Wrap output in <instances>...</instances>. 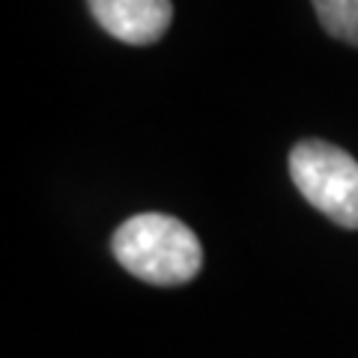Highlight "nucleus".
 Listing matches in <instances>:
<instances>
[{
    "label": "nucleus",
    "instance_id": "20e7f679",
    "mask_svg": "<svg viewBox=\"0 0 358 358\" xmlns=\"http://www.w3.org/2000/svg\"><path fill=\"white\" fill-rule=\"evenodd\" d=\"M322 30L346 45H358V0H310Z\"/></svg>",
    "mask_w": 358,
    "mask_h": 358
},
{
    "label": "nucleus",
    "instance_id": "f03ea898",
    "mask_svg": "<svg viewBox=\"0 0 358 358\" xmlns=\"http://www.w3.org/2000/svg\"><path fill=\"white\" fill-rule=\"evenodd\" d=\"M289 176L301 197L338 227L358 230V162L329 141H301L289 152Z\"/></svg>",
    "mask_w": 358,
    "mask_h": 358
},
{
    "label": "nucleus",
    "instance_id": "7ed1b4c3",
    "mask_svg": "<svg viewBox=\"0 0 358 358\" xmlns=\"http://www.w3.org/2000/svg\"><path fill=\"white\" fill-rule=\"evenodd\" d=\"M87 3L99 27L126 45L159 42L173 21L171 0H87Z\"/></svg>",
    "mask_w": 358,
    "mask_h": 358
},
{
    "label": "nucleus",
    "instance_id": "f257e3e1",
    "mask_svg": "<svg viewBox=\"0 0 358 358\" xmlns=\"http://www.w3.org/2000/svg\"><path fill=\"white\" fill-rule=\"evenodd\" d=\"M110 251L126 272L155 287L188 284L203 268V245L194 230L164 212H141L122 221Z\"/></svg>",
    "mask_w": 358,
    "mask_h": 358
}]
</instances>
